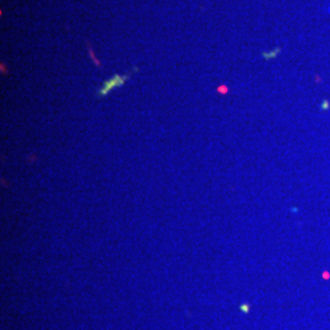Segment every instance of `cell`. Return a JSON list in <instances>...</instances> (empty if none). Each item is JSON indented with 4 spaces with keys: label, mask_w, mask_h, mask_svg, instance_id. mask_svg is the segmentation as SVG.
<instances>
[{
    "label": "cell",
    "mask_w": 330,
    "mask_h": 330,
    "mask_svg": "<svg viewBox=\"0 0 330 330\" xmlns=\"http://www.w3.org/2000/svg\"><path fill=\"white\" fill-rule=\"evenodd\" d=\"M323 276H324L325 279H328V278H330V274H329V273H324V275H323Z\"/></svg>",
    "instance_id": "3"
},
{
    "label": "cell",
    "mask_w": 330,
    "mask_h": 330,
    "mask_svg": "<svg viewBox=\"0 0 330 330\" xmlns=\"http://www.w3.org/2000/svg\"><path fill=\"white\" fill-rule=\"evenodd\" d=\"M240 309H241L242 312H245V313H248V311H249V305L243 303V305H241V306H240Z\"/></svg>",
    "instance_id": "2"
},
{
    "label": "cell",
    "mask_w": 330,
    "mask_h": 330,
    "mask_svg": "<svg viewBox=\"0 0 330 330\" xmlns=\"http://www.w3.org/2000/svg\"><path fill=\"white\" fill-rule=\"evenodd\" d=\"M327 11H328V13H329V15H330V5H329V6H328V9H327Z\"/></svg>",
    "instance_id": "4"
},
{
    "label": "cell",
    "mask_w": 330,
    "mask_h": 330,
    "mask_svg": "<svg viewBox=\"0 0 330 330\" xmlns=\"http://www.w3.org/2000/svg\"><path fill=\"white\" fill-rule=\"evenodd\" d=\"M127 78H128V76H119V75H115L111 80L107 81V82L103 85V87H102L101 91H99V96H107L108 92L111 91L112 88L119 87V86H122V85L126 82Z\"/></svg>",
    "instance_id": "1"
}]
</instances>
